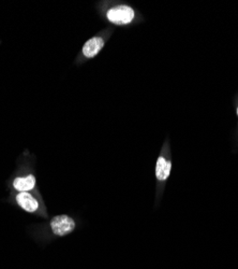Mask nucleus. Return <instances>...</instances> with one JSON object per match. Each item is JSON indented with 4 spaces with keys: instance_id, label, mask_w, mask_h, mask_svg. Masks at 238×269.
<instances>
[{
    "instance_id": "nucleus-1",
    "label": "nucleus",
    "mask_w": 238,
    "mask_h": 269,
    "mask_svg": "<svg viewBox=\"0 0 238 269\" xmlns=\"http://www.w3.org/2000/svg\"><path fill=\"white\" fill-rule=\"evenodd\" d=\"M134 19V11L129 5L120 4L108 11V20L115 25H127Z\"/></svg>"
},
{
    "instance_id": "nucleus-7",
    "label": "nucleus",
    "mask_w": 238,
    "mask_h": 269,
    "mask_svg": "<svg viewBox=\"0 0 238 269\" xmlns=\"http://www.w3.org/2000/svg\"><path fill=\"white\" fill-rule=\"evenodd\" d=\"M237 115H238V108H237Z\"/></svg>"
},
{
    "instance_id": "nucleus-3",
    "label": "nucleus",
    "mask_w": 238,
    "mask_h": 269,
    "mask_svg": "<svg viewBox=\"0 0 238 269\" xmlns=\"http://www.w3.org/2000/svg\"><path fill=\"white\" fill-rule=\"evenodd\" d=\"M104 47V40L100 37H93L88 40L83 47V55L87 58H92L102 50Z\"/></svg>"
},
{
    "instance_id": "nucleus-6",
    "label": "nucleus",
    "mask_w": 238,
    "mask_h": 269,
    "mask_svg": "<svg viewBox=\"0 0 238 269\" xmlns=\"http://www.w3.org/2000/svg\"><path fill=\"white\" fill-rule=\"evenodd\" d=\"M172 169L171 162L167 161L163 156H160L157 162L156 167V177L160 181H164L169 178Z\"/></svg>"
},
{
    "instance_id": "nucleus-2",
    "label": "nucleus",
    "mask_w": 238,
    "mask_h": 269,
    "mask_svg": "<svg viewBox=\"0 0 238 269\" xmlns=\"http://www.w3.org/2000/svg\"><path fill=\"white\" fill-rule=\"evenodd\" d=\"M51 228L56 236H65L73 232L75 228V222L73 219L68 216H57L54 217L51 221Z\"/></svg>"
},
{
    "instance_id": "nucleus-4",
    "label": "nucleus",
    "mask_w": 238,
    "mask_h": 269,
    "mask_svg": "<svg viewBox=\"0 0 238 269\" xmlns=\"http://www.w3.org/2000/svg\"><path fill=\"white\" fill-rule=\"evenodd\" d=\"M16 201H18L22 209H24L27 212H35L39 208L38 201L29 193H26V192H21L16 196Z\"/></svg>"
},
{
    "instance_id": "nucleus-5",
    "label": "nucleus",
    "mask_w": 238,
    "mask_h": 269,
    "mask_svg": "<svg viewBox=\"0 0 238 269\" xmlns=\"http://www.w3.org/2000/svg\"><path fill=\"white\" fill-rule=\"evenodd\" d=\"M13 186L19 192H28L36 186L35 175L29 174L25 178H16L13 182Z\"/></svg>"
}]
</instances>
